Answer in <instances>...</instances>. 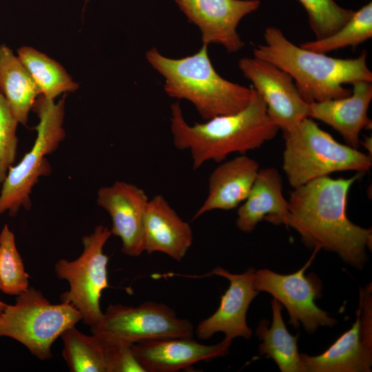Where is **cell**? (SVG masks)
<instances>
[{
    "instance_id": "cell-1",
    "label": "cell",
    "mask_w": 372,
    "mask_h": 372,
    "mask_svg": "<svg viewBox=\"0 0 372 372\" xmlns=\"http://www.w3.org/2000/svg\"><path fill=\"white\" fill-rule=\"evenodd\" d=\"M361 174L348 178L322 176L293 188L285 224L308 247L333 251L359 269L366 264V249H371L372 231L352 223L347 205L349 189Z\"/></svg>"
},
{
    "instance_id": "cell-2",
    "label": "cell",
    "mask_w": 372,
    "mask_h": 372,
    "mask_svg": "<svg viewBox=\"0 0 372 372\" xmlns=\"http://www.w3.org/2000/svg\"><path fill=\"white\" fill-rule=\"evenodd\" d=\"M170 109L173 144L176 149L190 153L194 170L208 161L221 163L233 153L245 154L258 149L273 139L280 130L268 115L262 98L254 87L252 98L245 108L204 123L189 124L178 101L172 103Z\"/></svg>"
},
{
    "instance_id": "cell-3",
    "label": "cell",
    "mask_w": 372,
    "mask_h": 372,
    "mask_svg": "<svg viewBox=\"0 0 372 372\" xmlns=\"http://www.w3.org/2000/svg\"><path fill=\"white\" fill-rule=\"evenodd\" d=\"M264 39L265 44L254 48V56L288 73L308 103L349 96L351 91L343 86L345 83L372 82L365 50L354 59L329 56L295 45L274 26L265 29Z\"/></svg>"
},
{
    "instance_id": "cell-4",
    "label": "cell",
    "mask_w": 372,
    "mask_h": 372,
    "mask_svg": "<svg viewBox=\"0 0 372 372\" xmlns=\"http://www.w3.org/2000/svg\"><path fill=\"white\" fill-rule=\"evenodd\" d=\"M149 64L164 79V90L170 97L193 104L205 121L236 113L252 98L253 87L223 78L214 68L208 46L180 59L162 54L156 48L145 54Z\"/></svg>"
},
{
    "instance_id": "cell-5",
    "label": "cell",
    "mask_w": 372,
    "mask_h": 372,
    "mask_svg": "<svg viewBox=\"0 0 372 372\" xmlns=\"http://www.w3.org/2000/svg\"><path fill=\"white\" fill-rule=\"evenodd\" d=\"M282 169L293 188L336 172L370 170L372 157L335 141L310 117L283 132Z\"/></svg>"
},
{
    "instance_id": "cell-6",
    "label": "cell",
    "mask_w": 372,
    "mask_h": 372,
    "mask_svg": "<svg viewBox=\"0 0 372 372\" xmlns=\"http://www.w3.org/2000/svg\"><path fill=\"white\" fill-rule=\"evenodd\" d=\"M65 96L55 103L41 96L33 106L39 122L35 127L37 136L30 149L16 165L11 166L1 185L0 214L6 211L17 215L21 207L29 210L30 194L39 178L51 172L46 156L54 152L65 136L63 127Z\"/></svg>"
},
{
    "instance_id": "cell-7",
    "label": "cell",
    "mask_w": 372,
    "mask_h": 372,
    "mask_svg": "<svg viewBox=\"0 0 372 372\" xmlns=\"http://www.w3.org/2000/svg\"><path fill=\"white\" fill-rule=\"evenodd\" d=\"M82 320L71 303H50L42 292L30 287L8 304L0 317V335L24 345L41 360L52 358V346L68 329Z\"/></svg>"
},
{
    "instance_id": "cell-8",
    "label": "cell",
    "mask_w": 372,
    "mask_h": 372,
    "mask_svg": "<svg viewBox=\"0 0 372 372\" xmlns=\"http://www.w3.org/2000/svg\"><path fill=\"white\" fill-rule=\"evenodd\" d=\"M111 236L107 227L97 225L92 234L83 237V251L79 258L74 260L60 259L54 265L57 278L65 280L70 285L69 290L61 295V302L73 304L90 329H96L103 317L100 298L102 291L109 287V258L103 247Z\"/></svg>"
},
{
    "instance_id": "cell-9",
    "label": "cell",
    "mask_w": 372,
    "mask_h": 372,
    "mask_svg": "<svg viewBox=\"0 0 372 372\" xmlns=\"http://www.w3.org/2000/svg\"><path fill=\"white\" fill-rule=\"evenodd\" d=\"M298 271L290 274H280L267 269L256 271L253 285L258 292L271 294L287 309L289 323L295 329L300 324L308 333L316 332L320 327H332L337 320L319 308L316 300L322 296V283L314 274L305 275L306 269L314 258L315 254Z\"/></svg>"
},
{
    "instance_id": "cell-10",
    "label": "cell",
    "mask_w": 372,
    "mask_h": 372,
    "mask_svg": "<svg viewBox=\"0 0 372 372\" xmlns=\"http://www.w3.org/2000/svg\"><path fill=\"white\" fill-rule=\"evenodd\" d=\"M91 333L103 332L134 344L142 340L192 338L194 325L179 318L167 305L146 302L137 307L110 304L99 325Z\"/></svg>"
},
{
    "instance_id": "cell-11",
    "label": "cell",
    "mask_w": 372,
    "mask_h": 372,
    "mask_svg": "<svg viewBox=\"0 0 372 372\" xmlns=\"http://www.w3.org/2000/svg\"><path fill=\"white\" fill-rule=\"evenodd\" d=\"M371 284L360 291L356 319L327 350L300 353L305 372H369L372 366Z\"/></svg>"
},
{
    "instance_id": "cell-12",
    "label": "cell",
    "mask_w": 372,
    "mask_h": 372,
    "mask_svg": "<svg viewBox=\"0 0 372 372\" xmlns=\"http://www.w3.org/2000/svg\"><path fill=\"white\" fill-rule=\"evenodd\" d=\"M238 67L262 98L271 119L282 132L308 117L309 103L302 99L288 73L255 56L241 58Z\"/></svg>"
},
{
    "instance_id": "cell-13",
    "label": "cell",
    "mask_w": 372,
    "mask_h": 372,
    "mask_svg": "<svg viewBox=\"0 0 372 372\" xmlns=\"http://www.w3.org/2000/svg\"><path fill=\"white\" fill-rule=\"evenodd\" d=\"M189 22L196 25L203 45L218 44L228 53L245 43L237 28L240 21L258 9L260 0H175Z\"/></svg>"
},
{
    "instance_id": "cell-14",
    "label": "cell",
    "mask_w": 372,
    "mask_h": 372,
    "mask_svg": "<svg viewBox=\"0 0 372 372\" xmlns=\"http://www.w3.org/2000/svg\"><path fill=\"white\" fill-rule=\"evenodd\" d=\"M149 198L138 186L124 181H116L101 187L96 203L112 220V235L121 238V251L130 256L144 252L143 225Z\"/></svg>"
},
{
    "instance_id": "cell-15",
    "label": "cell",
    "mask_w": 372,
    "mask_h": 372,
    "mask_svg": "<svg viewBox=\"0 0 372 372\" xmlns=\"http://www.w3.org/2000/svg\"><path fill=\"white\" fill-rule=\"evenodd\" d=\"M255 269H247L242 273H232L217 267L210 275L222 276L229 282V286L221 296L218 309L209 318L202 320L196 329L198 338L207 340L218 332L227 338L249 339L252 330L247 323V313L250 304L258 295L253 285Z\"/></svg>"
},
{
    "instance_id": "cell-16",
    "label": "cell",
    "mask_w": 372,
    "mask_h": 372,
    "mask_svg": "<svg viewBox=\"0 0 372 372\" xmlns=\"http://www.w3.org/2000/svg\"><path fill=\"white\" fill-rule=\"evenodd\" d=\"M232 340L206 345L192 338L142 340L132 344L134 355L145 372H176L200 362L225 356Z\"/></svg>"
},
{
    "instance_id": "cell-17",
    "label": "cell",
    "mask_w": 372,
    "mask_h": 372,
    "mask_svg": "<svg viewBox=\"0 0 372 372\" xmlns=\"http://www.w3.org/2000/svg\"><path fill=\"white\" fill-rule=\"evenodd\" d=\"M372 100V84L368 81L353 83L349 96L309 103L308 117L319 120L336 130L347 145L358 149L360 134L371 129L368 109Z\"/></svg>"
},
{
    "instance_id": "cell-18",
    "label": "cell",
    "mask_w": 372,
    "mask_h": 372,
    "mask_svg": "<svg viewBox=\"0 0 372 372\" xmlns=\"http://www.w3.org/2000/svg\"><path fill=\"white\" fill-rule=\"evenodd\" d=\"M144 251L161 252L181 261L193 242L190 225L183 220L165 198L149 199L143 225Z\"/></svg>"
},
{
    "instance_id": "cell-19",
    "label": "cell",
    "mask_w": 372,
    "mask_h": 372,
    "mask_svg": "<svg viewBox=\"0 0 372 372\" xmlns=\"http://www.w3.org/2000/svg\"><path fill=\"white\" fill-rule=\"evenodd\" d=\"M259 169V163L245 154L223 161L211 173L207 195L192 220L213 210H231L240 205L248 196Z\"/></svg>"
},
{
    "instance_id": "cell-20",
    "label": "cell",
    "mask_w": 372,
    "mask_h": 372,
    "mask_svg": "<svg viewBox=\"0 0 372 372\" xmlns=\"http://www.w3.org/2000/svg\"><path fill=\"white\" fill-rule=\"evenodd\" d=\"M289 216L280 172L274 167L260 168L248 196L238 209L236 227L250 233L263 220L285 225Z\"/></svg>"
},
{
    "instance_id": "cell-21",
    "label": "cell",
    "mask_w": 372,
    "mask_h": 372,
    "mask_svg": "<svg viewBox=\"0 0 372 372\" xmlns=\"http://www.w3.org/2000/svg\"><path fill=\"white\" fill-rule=\"evenodd\" d=\"M0 92L15 119L25 126L29 112L41 93L18 56L4 44L0 45Z\"/></svg>"
},
{
    "instance_id": "cell-22",
    "label": "cell",
    "mask_w": 372,
    "mask_h": 372,
    "mask_svg": "<svg viewBox=\"0 0 372 372\" xmlns=\"http://www.w3.org/2000/svg\"><path fill=\"white\" fill-rule=\"evenodd\" d=\"M271 305V325L269 328V322L262 320L256 330V336L262 341L259 344V353L271 358L282 372H305L298 350V336H293L287 330L280 302L273 298Z\"/></svg>"
},
{
    "instance_id": "cell-23",
    "label": "cell",
    "mask_w": 372,
    "mask_h": 372,
    "mask_svg": "<svg viewBox=\"0 0 372 372\" xmlns=\"http://www.w3.org/2000/svg\"><path fill=\"white\" fill-rule=\"evenodd\" d=\"M18 58L27 69L42 96L53 99L62 93L74 92L79 84L56 61L32 47L17 50Z\"/></svg>"
},
{
    "instance_id": "cell-24",
    "label": "cell",
    "mask_w": 372,
    "mask_h": 372,
    "mask_svg": "<svg viewBox=\"0 0 372 372\" xmlns=\"http://www.w3.org/2000/svg\"><path fill=\"white\" fill-rule=\"evenodd\" d=\"M62 355L72 372H107L104 344L97 333L84 334L73 326L61 335Z\"/></svg>"
},
{
    "instance_id": "cell-25",
    "label": "cell",
    "mask_w": 372,
    "mask_h": 372,
    "mask_svg": "<svg viewBox=\"0 0 372 372\" xmlns=\"http://www.w3.org/2000/svg\"><path fill=\"white\" fill-rule=\"evenodd\" d=\"M372 37V3L354 11L349 20L332 34L320 39L301 43L311 51L327 53L348 46L355 47Z\"/></svg>"
},
{
    "instance_id": "cell-26",
    "label": "cell",
    "mask_w": 372,
    "mask_h": 372,
    "mask_svg": "<svg viewBox=\"0 0 372 372\" xmlns=\"http://www.w3.org/2000/svg\"><path fill=\"white\" fill-rule=\"evenodd\" d=\"M28 278L14 235L5 225L0 233V290L8 295L18 296L30 287Z\"/></svg>"
},
{
    "instance_id": "cell-27",
    "label": "cell",
    "mask_w": 372,
    "mask_h": 372,
    "mask_svg": "<svg viewBox=\"0 0 372 372\" xmlns=\"http://www.w3.org/2000/svg\"><path fill=\"white\" fill-rule=\"evenodd\" d=\"M306 10L309 27L316 39L325 38L344 25L354 10L339 6L334 0H298Z\"/></svg>"
},
{
    "instance_id": "cell-28",
    "label": "cell",
    "mask_w": 372,
    "mask_h": 372,
    "mask_svg": "<svg viewBox=\"0 0 372 372\" xmlns=\"http://www.w3.org/2000/svg\"><path fill=\"white\" fill-rule=\"evenodd\" d=\"M18 123L7 101L0 92V186L15 160L18 144L16 134Z\"/></svg>"
},
{
    "instance_id": "cell-29",
    "label": "cell",
    "mask_w": 372,
    "mask_h": 372,
    "mask_svg": "<svg viewBox=\"0 0 372 372\" xmlns=\"http://www.w3.org/2000/svg\"><path fill=\"white\" fill-rule=\"evenodd\" d=\"M105 349L107 372H145L137 361L132 344L124 340L99 331Z\"/></svg>"
},
{
    "instance_id": "cell-30",
    "label": "cell",
    "mask_w": 372,
    "mask_h": 372,
    "mask_svg": "<svg viewBox=\"0 0 372 372\" xmlns=\"http://www.w3.org/2000/svg\"><path fill=\"white\" fill-rule=\"evenodd\" d=\"M360 145H362L364 146V147H365L366 149V150L368 151V152H369L368 154L369 155V154H370V155L371 156V152H372V149H371L372 138H371V136H365L364 141H360Z\"/></svg>"
},
{
    "instance_id": "cell-31",
    "label": "cell",
    "mask_w": 372,
    "mask_h": 372,
    "mask_svg": "<svg viewBox=\"0 0 372 372\" xmlns=\"http://www.w3.org/2000/svg\"><path fill=\"white\" fill-rule=\"evenodd\" d=\"M7 305V304L0 300V317L4 311L5 309L6 308Z\"/></svg>"
},
{
    "instance_id": "cell-32",
    "label": "cell",
    "mask_w": 372,
    "mask_h": 372,
    "mask_svg": "<svg viewBox=\"0 0 372 372\" xmlns=\"http://www.w3.org/2000/svg\"><path fill=\"white\" fill-rule=\"evenodd\" d=\"M88 1V0H85V3H87Z\"/></svg>"
},
{
    "instance_id": "cell-33",
    "label": "cell",
    "mask_w": 372,
    "mask_h": 372,
    "mask_svg": "<svg viewBox=\"0 0 372 372\" xmlns=\"http://www.w3.org/2000/svg\"><path fill=\"white\" fill-rule=\"evenodd\" d=\"M0 338H1V335H0Z\"/></svg>"
}]
</instances>
